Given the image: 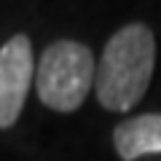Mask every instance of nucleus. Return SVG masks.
Listing matches in <instances>:
<instances>
[{"label": "nucleus", "mask_w": 161, "mask_h": 161, "mask_svg": "<svg viewBox=\"0 0 161 161\" xmlns=\"http://www.w3.org/2000/svg\"><path fill=\"white\" fill-rule=\"evenodd\" d=\"M156 67V35L148 24L132 22L115 30L97 64V102L110 113H126L145 97Z\"/></svg>", "instance_id": "obj_1"}, {"label": "nucleus", "mask_w": 161, "mask_h": 161, "mask_svg": "<svg viewBox=\"0 0 161 161\" xmlns=\"http://www.w3.org/2000/svg\"><path fill=\"white\" fill-rule=\"evenodd\" d=\"M94 54L78 40H57L46 46L35 67V89L40 102L57 113L78 110L94 89Z\"/></svg>", "instance_id": "obj_2"}, {"label": "nucleus", "mask_w": 161, "mask_h": 161, "mask_svg": "<svg viewBox=\"0 0 161 161\" xmlns=\"http://www.w3.org/2000/svg\"><path fill=\"white\" fill-rule=\"evenodd\" d=\"M35 78V57L27 35H14L0 48V129L19 121Z\"/></svg>", "instance_id": "obj_3"}, {"label": "nucleus", "mask_w": 161, "mask_h": 161, "mask_svg": "<svg viewBox=\"0 0 161 161\" xmlns=\"http://www.w3.org/2000/svg\"><path fill=\"white\" fill-rule=\"evenodd\" d=\"M113 145L124 161L161 153V113H142L121 121L113 129Z\"/></svg>", "instance_id": "obj_4"}]
</instances>
